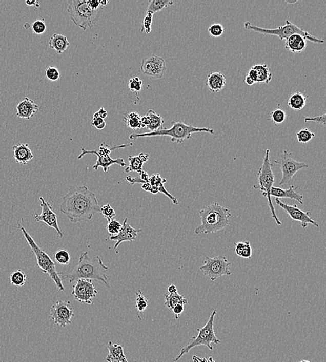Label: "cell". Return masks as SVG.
Segmentation results:
<instances>
[{"label": "cell", "mask_w": 326, "mask_h": 362, "mask_svg": "<svg viewBox=\"0 0 326 362\" xmlns=\"http://www.w3.org/2000/svg\"><path fill=\"white\" fill-rule=\"evenodd\" d=\"M107 349L109 350L107 356V362H129L124 354V347L118 344H113L111 340L107 344Z\"/></svg>", "instance_id": "26"}, {"label": "cell", "mask_w": 326, "mask_h": 362, "mask_svg": "<svg viewBox=\"0 0 326 362\" xmlns=\"http://www.w3.org/2000/svg\"><path fill=\"white\" fill-rule=\"evenodd\" d=\"M198 359L200 360V362H216V361H214L212 357H210V358H208V359H206V358H200L198 357Z\"/></svg>", "instance_id": "58"}, {"label": "cell", "mask_w": 326, "mask_h": 362, "mask_svg": "<svg viewBox=\"0 0 326 362\" xmlns=\"http://www.w3.org/2000/svg\"><path fill=\"white\" fill-rule=\"evenodd\" d=\"M11 284L16 287H23L26 283L27 275L21 270H17L11 273L9 277Z\"/></svg>", "instance_id": "34"}, {"label": "cell", "mask_w": 326, "mask_h": 362, "mask_svg": "<svg viewBox=\"0 0 326 362\" xmlns=\"http://www.w3.org/2000/svg\"><path fill=\"white\" fill-rule=\"evenodd\" d=\"M121 228H122V224L116 220L109 221L107 225V232L109 233L110 236H116L118 234Z\"/></svg>", "instance_id": "40"}, {"label": "cell", "mask_w": 326, "mask_h": 362, "mask_svg": "<svg viewBox=\"0 0 326 362\" xmlns=\"http://www.w3.org/2000/svg\"><path fill=\"white\" fill-rule=\"evenodd\" d=\"M108 267L105 265L99 256L91 258L88 252H82L80 254L79 262L69 272H60L58 273L62 279L75 282L78 279H95L103 283L107 287H110L109 277L107 275Z\"/></svg>", "instance_id": "2"}, {"label": "cell", "mask_w": 326, "mask_h": 362, "mask_svg": "<svg viewBox=\"0 0 326 362\" xmlns=\"http://www.w3.org/2000/svg\"><path fill=\"white\" fill-rule=\"evenodd\" d=\"M100 213L103 214V216L108 222L114 220V217H116V213H115L114 209L111 206L110 204H106L101 206Z\"/></svg>", "instance_id": "42"}, {"label": "cell", "mask_w": 326, "mask_h": 362, "mask_svg": "<svg viewBox=\"0 0 326 362\" xmlns=\"http://www.w3.org/2000/svg\"><path fill=\"white\" fill-rule=\"evenodd\" d=\"M46 76L50 81H57L60 78V72L55 66H50L46 70Z\"/></svg>", "instance_id": "43"}, {"label": "cell", "mask_w": 326, "mask_h": 362, "mask_svg": "<svg viewBox=\"0 0 326 362\" xmlns=\"http://www.w3.org/2000/svg\"><path fill=\"white\" fill-rule=\"evenodd\" d=\"M40 110V107L33 100L25 98L16 106V116L19 118L30 119Z\"/></svg>", "instance_id": "19"}, {"label": "cell", "mask_w": 326, "mask_h": 362, "mask_svg": "<svg viewBox=\"0 0 326 362\" xmlns=\"http://www.w3.org/2000/svg\"><path fill=\"white\" fill-rule=\"evenodd\" d=\"M325 118V113H323V115H321V116H318L316 117H305V118L304 119V123H318V124L321 125V126L325 127L326 124Z\"/></svg>", "instance_id": "46"}, {"label": "cell", "mask_w": 326, "mask_h": 362, "mask_svg": "<svg viewBox=\"0 0 326 362\" xmlns=\"http://www.w3.org/2000/svg\"><path fill=\"white\" fill-rule=\"evenodd\" d=\"M201 224L196 227L195 234H211L223 230L228 226L232 213L230 209L222 206L218 203L205 207L200 211Z\"/></svg>", "instance_id": "3"}, {"label": "cell", "mask_w": 326, "mask_h": 362, "mask_svg": "<svg viewBox=\"0 0 326 362\" xmlns=\"http://www.w3.org/2000/svg\"><path fill=\"white\" fill-rule=\"evenodd\" d=\"M240 257L244 258H251L252 248L249 241H245V247L242 250Z\"/></svg>", "instance_id": "47"}, {"label": "cell", "mask_w": 326, "mask_h": 362, "mask_svg": "<svg viewBox=\"0 0 326 362\" xmlns=\"http://www.w3.org/2000/svg\"><path fill=\"white\" fill-rule=\"evenodd\" d=\"M99 4H100V5L101 7H104V6H106L107 4L109 3V1H106V0H101V1H99Z\"/></svg>", "instance_id": "59"}, {"label": "cell", "mask_w": 326, "mask_h": 362, "mask_svg": "<svg viewBox=\"0 0 326 362\" xmlns=\"http://www.w3.org/2000/svg\"><path fill=\"white\" fill-rule=\"evenodd\" d=\"M206 132L214 135L215 131L210 128H198L185 124L182 121H172V126L170 128H162L155 132H142L140 134L132 133L129 138L131 140L142 138H151V137L167 136L171 138L172 142L181 144L185 140H189L193 133Z\"/></svg>", "instance_id": "4"}, {"label": "cell", "mask_w": 326, "mask_h": 362, "mask_svg": "<svg viewBox=\"0 0 326 362\" xmlns=\"http://www.w3.org/2000/svg\"><path fill=\"white\" fill-rule=\"evenodd\" d=\"M192 360L193 362H200V360L198 359V357L196 355L193 356Z\"/></svg>", "instance_id": "60"}, {"label": "cell", "mask_w": 326, "mask_h": 362, "mask_svg": "<svg viewBox=\"0 0 326 362\" xmlns=\"http://www.w3.org/2000/svg\"><path fill=\"white\" fill-rule=\"evenodd\" d=\"M60 212L68 217L70 222L79 223L91 220L96 213H100L96 195L87 186H71L62 199Z\"/></svg>", "instance_id": "1"}, {"label": "cell", "mask_w": 326, "mask_h": 362, "mask_svg": "<svg viewBox=\"0 0 326 362\" xmlns=\"http://www.w3.org/2000/svg\"><path fill=\"white\" fill-rule=\"evenodd\" d=\"M274 162L280 167L282 174V179L279 183L280 185L290 184L295 174L300 170L309 167V165L304 162L295 160L292 158V152L288 150H284L280 159L274 160Z\"/></svg>", "instance_id": "11"}, {"label": "cell", "mask_w": 326, "mask_h": 362, "mask_svg": "<svg viewBox=\"0 0 326 362\" xmlns=\"http://www.w3.org/2000/svg\"><path fill=\"white\" fill-rule=\"evenodd\" d=\"M296 137H297L298 142L301 143V144H307L315 137V134L312 131L308 130V128H304L296 133Z\"/></svg>", "instance_id": "37"}, {"label": "cell", "mask_w": 326, "mask_h": 362, "mask_svg": "<svg viewBox=\"0 0 326 362\" xmlns=\"http://www.w3.org/2000/svg\"><path fill=\"white\" fill-rule=\"evenodd\" d=\"M153 13L147 11L144 17V21H142L141 29H140V32H142L145 31L146 34H148L151 32L152 31V19H153Z\"/></svg>", "instance_id": "39"}, {"label": "cell", "mask_w": 326, "mask_h": 362, "mask_svg": "<svg viewBox=\"0 0 326 362\" xmlns=\"http://www.w3.org/2000/svg\"><path fill=\"white\" fill-rule=\"evenodd\" d=\"M273 164L270 161V149H267L263 156V164L257 172V184L253 186L254 189H259L262 192L263 197L267 198L271 217L278 226L282 225V222L277 216L274 206L271 201L270 192L275 182V176L272 170Z\"/></svg>", "instance_id": "7"}, {"label": "cell", "mask_w": 326, "mask_h": 362, "mask_svg": "<svg viewBox=\"0 0 326 362\" xmlns=\"http://www.w3.org/2000/svg\"><path fill=\"white\" fill-rule=\"evenodd\" d=\"M208 32L211 36L218 38V37L221 36L223 34L224 27L219 23H215V24H213L209 27Z\"/></svg>", "instance_id": "45"}, {"label": "cell", "mask_w": 326, "mask_h": 362, "mask_svg": "<svg viewBox=\"0 0 326 362\" xmlns=\"http://www.w3.org/2000/svg\"><path fill=\"white\" fill-rule=\"evenodd\" d=\"M247 75L249 76L250 78H251L255 83H257V73L256 71H255L253 68H251V69H250Z\"/></svg>", "instance_id": "54"}, {"label": "cell", "mask_w": 326, "mask_h": 362, "mask_svg": "<svg viewBox=\"0 0 326 362\" xmlns=\"http://www.w3.org/2000/svg\"><path fill=\"white\" fill-rule=\"evenodd\" d=\"M271 197L275 198H289L298 201L300 204H303V196L300 195L295 190L294 185H290L288 189H284L278 187H273L270 192Z\"/></svg>", "instance_id": "24"}, {"label": "cell", "mask_w": 326, "mask_h": 362, "mask_svg": "<svg viewBox=\"0 0 326 362\" xmlns=\"http://www.w3.org/2000/svg\"><path fill=\"white\" fill-rule=\"evenodd\" d=\"M146 115H148L150 119L149 125L146 128L150 131V132H155V131L161 130L163 128V124L165 123V120L162 118L159 115L156 113L153 109H149Z\"/></svg>", "instance_id": "29"}, {"label": "cell", "mask_w": 326, "mask_h": 362, "mask_svg": "<svg viewBox=\"0 0 326 362\" xmlns=\"http://www.w3.org/2000/svg\"><path fill=\"white\" fill-rule=\"evenodd\" d=\"M245 247V242H239L235 243V253L237 256H240L242 250Z\"/></svg>", "instance_id": "52"}, {"label": "cell", "mask_w": 326, "mask_h": 362, "mask_svg": "<svg viewBox=\"0 0 326 362\" xmlns=\"http://www.w3.org/2000/svg\"><path fill=\"white\" fill-rule=\"evenodd\" d=\"M174 2L172 0H150L148 3L147 11L152 13L159 12L161 10L172 6Z\"/></svg>", "instance_id": "33"}, {"label": "cell", "mask_w": 326, "mask_h": 362, "mask_svg": "<svg viewBox=\"0 0 326 362\" xmlns=\"http://www.w3.org/2000/svg\"><path fill=\"white\" fill-rule=\"evenodd\" d=\"M33 32L36 34H43L46 31V25L44 20H37L32 25Z\"/></svg>", "instance_id": "44"}, {"label": "cell", "mask_w": 326, "mask_h": 362, "mask_svg": "<svg viewBox=\"0 0 326 362\" xmlns=\"http://www.w3.org/2000/svg\"><path fill=\"white\" fill-rule=\"evenodd\" d=\"M167 70L165 60L161 56L152 54L149 58L144 59L140 64V71L148 77L161 79Z\"/></svg>", "instance_id": "14"}, {"label": "cell", "mask_w": 326, "mask_h": 362, "mask_svg": "<svg viewBox=\"0 0 326 362\" xmlns=\"http://www.w3.org/2000/svg\"><path fill=\"white\" fill-rule=\"evenodd\" d=\"M167 290L168 292H169V294H173V293L177 292V289L176 285L174 284L170 285L169 287H168Z\"/></svg>", "instance_id": "55"}, {"label": "cell", "mask_w": 326, "mask_h": 362, "mask_svg": "<svg viewBox=\"0 0 326 362\" xmlns=\"http://www.w3.org/2000/svg\"><path fill=\"white\" fill-rule=\"evenodd\" d=\"M307 99L300 92L293 93L288 101V106L294 110L299 111L303 109L306 105Z\"/></svg>", "instance_id": "30"}, {"label": "cell", "mask_w": 326, "mask_h": 362, "mask_svg": "<svg viewBox=\"0 0 326 362\" xmlns=\"http://www.w3.org/2000/svg\"><path fill=\"white\" fill-rule=\"evenodd\" d=\"M243 27L247 30L253 31V32L259 33V34L278 36L280 41L287 39L293 34H298L303 36L306 40L310 41V42L314 43V44H323L325 43V41L322 39L317 38L313 35L310 34L309 32L304 31V29L300 28L297 25L291 23L289 20H286L284 25L275 29L262 28V27L252 25L250 22L244 23Z\"/></svg>", "instance_id": "9"}, {"label": "cell", "mask_w": 326, "mask_h": 362, "mask_svg": "<svg viewBox=\"0 0 326 362\" xmlns=\"http://www.w3.org/2000/svg\"><path fill=\"white\" fill-rule=\"evenodd\" d=\"M39 199L40 201V206H42V211L40 215H35V222H44L48 226L54 228L57 232V234L60 238H63V232L60 231L59 226H58L57 215L52 210V205H51L50 203L47 202L44 197H40Z\"/></svg>", "instance_id": "16"}, {"label": "cell", "mask_w": 326, "mask_h": 362, "mask_svg": "<svg viewBox=\"0 0 326 362\" xmlns=\"http://www.w3.org/2000/svg\"><path fill=\"white\" fill-rule=\"evenodd\" d=\"M216 315V311H213L210 315V318L206 326L201 328L197 329L198 332V335L193 336L189 339L188 344L181 348L180 353L174 359L175 362L178 361L181 357L186 354L189 353L192 348L198 347V346H206L210 350H214L212 344L218 345L220 343V340L216 337L215 332H214V319Z\"/></svg>", "instance_id": "8"}, {"label": "cell", "mask_w": 326, "mask_h": 362, "mask_svg": "<svg viewBox=\"0 0 326 362\" xmlns=\"http://www.w3.org/2000/svg\"><path fill=\"white\" fill-rule=\"evenodd\" d=\"M142 81L138 77H134L129 80L128 88L131 91L134 93H138L141 91Z\"/></svg>", "instance_id": "41"}, {"label": "cell", "mask_w": 326, "mask_h": 362, "mask_svg": "<svg viewBox=\"0 0 326 362\" xmlns=\"http://www.w3.org/2000/svg\"><path fill=\"white\" fill-rule=\"evenodd\" d=\"M49 46L55 50L56 53L62 54L65 52L70 46V42L67 37L64 35L54 34L49 41Z\"/></svg>", "instance_id": "27"}, {"label": "cell", "mask_w": 326, "mask_h": 362, "mask_svg": "<svg viewBox=\"0 0 326 362\" xmlns=\"http://www.w3.org/2000/svg\"><path fill=\"white\" fill-rule=\"evenodd\" d=\"M13 157L15 162L23 165H26L34 158V154L28 144H18L13 146Z\"/></svg>", "instance_id": "21"}, {"label": "cell", "mask_w": 326, "mask_h": 362, "mask_svg": "<svg viewBox=\"0 0 326 362\" xmlns=\"http://www.w3.org/2000/svg\"><path fill=\"white\" fill-rule=\"evenodd\" d=\"M185 305L183 304H177L174 307L172 311H173V314H174L175 318L178 319L180 315L182 314L184 312Z\"/></svg>", "instance_id": "49"}, {"label": "cell", "mask_w": 326, "mask_h": 362, "mask_svg": "<svg viewBox=\"0 0 326 362\" xmlns=\"http://www.w3.org/2000/svg\"><path fill=\"white\" fill-rule=\"evenodd\" d=\"M245 83L247 85L253 86L254 84H255V82L251 78H250L249 76L247 75V77L245 78Z\"/></svg>", "instance_id": "56"}, {"label": "cell", "mask_w": 326, "mask_h": 362, "mask_svg": "<svg viewBox=\"0 0 326 362\" xmlns=\"http://www.w3.org/2000/svg\"><path fill=\"white\" fill-rule=\"evenodd\" d=\"M74 316L73 309L69 301L58 300L51 307L50 318L56 326L64 328L71 324Z\"/></svg>", "instance_id": "13"}, {"label": "cell", "mask_w": 326, "mask_h": 362, "mask_svg": "<svg viewBox=\"0 0 326 362\" xmlns=\"http://www.w3.org/2000/svg\"><path fill=\"white\" fill-rule=\"evenodd\" d=\"M275 203H276L280 208L283 209L285 212L288 213L293 220L299 222L300 224H301L302 228H307L309 224H312L316 227L319 226L317 221H314L311 218L312 213L310 211L304 212V211L298 208L297 205L294 204V205H290L286 204V203L282 202V201L278 198H275Z\"/></svg>", "instance_id": "15"}, {"label": "cell", "mask_w": 326, "mask_h": 362, "mask_svg": "<svg viewBox=\"0 0 326 362\" xmlns=\"http://www.w3.org/2000/svg\"><path fill=\"white\" fill-rule=\"evenodd\" d=\"M252 68L256 71L257 83H264L267 85L270 83L273 75L267 64H256Z\"/></svg>", "instance_id": "28"}, {"label": "cell", "mask_w": 326, "mask_h": 362, "mask_svg": "<svg viewBox=\"0 0 326 362\" xmlns=\"http://www.w3.org/2000/svg\"><path fill=\"white\" fill-rule=\"evenodd\" d=\"M88 154L96 155L97 160L96 163L93 166V169L97 170L99 167L103 168L105 173L109 171V168L113 164H118L121 167H126L127 164L125 162L124 158H117V159H113L110 156H101L97 154L95 150H87L85 148H82L81 154L79 155L77 159H82Z\"/></svg>", "instance_id": "17"}, {"label": "cell", "mask_w": 326, "mask_h": 362, "mask_svg": "<svg viewBox=\"0 0 326 362\" xmlns=\"http://www.w3.org/2000/svg\"><path fill=\"white\" fill-rule=\"evenodd\" d=\"M140 122H141L142 128H146L150 123V119L148 115H146L145 116L141 117Z\"/></svg>", "instance_id": "53"}, {"label": "cell", "mask_w": 326, "mask_h": 362, "mask_svg": "<svg viewBox=\"0 0 326 362\" xmlns=\"http://www.w3.org/2000/svg\"><path fill=\"white\" fill-rule=\"evenodd\" d=\"M226 78L222 72H212L209 73L206 85L212 93H218L225 87Z\"/></svg>", "instance_id": "23"}, {"label": "cell", "mask_w": 326, "mask_h": 362, "mask_svg": "<svg viewBox=\"0 0 326 362\" xmlns=\"http://www.w3.org/2000/svg\"><path fill=\"white\" fill-rule=\"evenodd\" d=\"M165 306L171 310L177 304L185 305L188 303L187 299L177 292L173 293V294H165Z\"/></svg>", "instance_id": "31"}, {"label": "cell", "mask_w": 326, "mask_h": 362, "mask_svg": "<svg viewBox=\"0 0 326 362\" xmlns=\"http://www.w3.org/2000/svg\"><path fill=\"white\" fill-rule=\"evenodd\" d=\"M136 295L135 307L136 310H137L138 312L140 313V314H142V313L145 312L146 309L148 308L149 301L146 298L140 290H138L137 292L136 293Z\"/></svg>", "instance_id": "36"}, {"label": "cell", "mask_w": 326, "mask_h": 362, "mask_svg": "<svg viewBox=\"0 0 326 362\" xmlns=\"http://www.w3.org/2000/svg\"><path fill=\"white\" fill-rule=\"evenodd\" d=\"M104 12L103 7L93 10L89 7L86 0H70L68 1V13L74 24L83 30L88 27L93 28Z\"/></svg>", "instance_id": "6"}, {"label": "cell", "mask_w": 326, "mask_h": 362, "mask_svg": "<svg viewBox=\"0 0 326 362\" xmlns=\"http://www.w3.org/2000/svg\"><path fill=\"white\" fill-rule=\"evenodd\" d=\"M299 362H311V361H307V360H302V361H300Z\"/></svg>", "instance_id": "61"}, {"label": "cell", "mask_w": 326, "mask_h": 362, "mask_svg": "<svg viewBox=\"0 0 326 362\" xmlns=\"http://www.w3.org/2000/svg\"><path fill=\"white\" fill-rule=\"evenodd\" d=\"M88 4H89V7L93 10H97L103 7L99 4L98 0H89L88 1Z\"/></svg>", "instance_id": "50"}, {"label": "cell", "mask_w": 326, "mask_h": 362, "mask_svg": "<svg viewBox=\"0 0 326 362\" xmlns=\"http://www.w3.org/2000/svg\"><path fill=\"white\" fill-rule=\"evenodd\" d=\"M279 106H280V105H278V108L271 111L269 115V119H270L271 122H272L275 126L282 124V123H284L287 117L286 112Z\"/></svg>", "instance_id": "35"}, {"label": "cell", "mask_w": 326, "mask_h": 362, "mask_svg": "<svg viewBox=\"0 0 326 362\" xmlns=\"http://www.w3.org/2000/svg\"><path fill=\"white\" fill-rule=\"evenodd\" d=\"M92 125L98 130H103L106 127V122L104 119L99 118V117H93Z\"/></svg>", "instance_id": "48"}, {"label": "cell", "mask_w": 326, "mask_h": 362, "mask_svg": "<svg viewBox=\"0 0 326 362\" xmlns=\"http://www.w3.org/2000/svg\"><path fill=\"white\" fill-rule=\"evenodd\" d=\"M93 117H99V118L105 119L107 117V111L105 110L104 107H101L99 109V111L94 113Z\"/></svg>", "instance_id": "51"}, {"label": "cell", "mask_w": 326, "mask_h": 362, "mask_svg": "<svg viewBox=\"0 0 326 362\" xmlns=\"http://www.w3.org/2000/svg\"><path fill=\"white\" fill-rule=\"evenodd\" d=\"M17 228L22 232L25 240L32 250V252L36 256L37 265L40 268L43 273L48 274L50 276L51 279L55 283L58 291H64L65 290V287H64L63 283H62V278L58 275V272L56 271L55 263L52 261L50 256L37 244L31 235L25 230L24 218L21 219V222H18Z\"/></svg>", "instance_id": "5"}, {"label": "cell", "mask_w": 326, "mask_h": 362, "mask_svg": "<svg viewBox=\"0 0 326 362\" xmlns=\"http://www.w3.org/2000/svg\"><path fill=\"white\" fill-rule=\"evenodd\" d=\"M98 293L94 283L90 279H78L75 281L72 295L76 301L83 304H92L93 299Z\"/></svg>", "instance_id": "12"}, {"label": "cell", "mask_w": 326, "mask_h": 362, "mask_svg": "<svg viewBox=\"0 0 326 362\" xmlns=\"http://www.w3.org/2000/svg\"><path fill=\"white\" fill-rule=\"evenodd\" d=\"M149 158V154H145V153H140L138 156H129V165L127 166L125 172L126 173H130L132 172H136L138 174L141 173L144 171L142 166L145 162H148Z\"/></svg>", "instance_id": "25"}, {"label": "cell", "mask_w": 326, "mask_h": 362, "mask_svg": "<svg viewBox=\"0 0 326 362\" xmlns=\"http://www.w3.org/2000/svg\"><path fill=\"white\" fill-rule=\"evenodd\" d=\"M128 217H126L122 224V228L116 236L109 237V240L116 241L114 244V249L116 250L118 246L124 242L135 241L137 238L138 234L142 232V230H136L128 223Z\"/></svg>", "instance_id": "18"}, {"label": "cell", "mask_w": 326, "mask_h": 362, "mask_svg": "<svg viewBox=\"0 0 326 362\" xmlns=\"http://www.w3.org/2000/svg\"><path fill=\"white\" fill-rule=\"evenodd\" d=\"M231 265V262L228 261L226 256H206L204 265L201 266L200 270L204 275L210 278L211 281H214L222 276L231 275L232 273L229 269Z\"/></svg>", "instance_id": "10"}, {"label": "cell", "mask_w": 326, "mask_h": 362, "mask_svg": "<svg viewBox=\"0 0 326 362\" xmlns=\"http://www.w3.org/2000/svg\"><path fill=\"white\" fill-rule=\"evenodd\" d=\"M285 40V48L294 54L301 53L307 47V40L300 34H293Z\"/></svg>", "instance_id": "22"}, {"label": "cell", "mask_w": 326, "mask_h": 362, "mask_svg": "<svg viewBox=\"0 0 326 362\" xmlns=\"http://www.w3.org/2000/svg\"><path fill=\"white\" fill-rule=\"evenodd\" d=\"M56 263L62 265H68L70 263V256L69 252L64 250H59L54 254Z\"/></svg>", "instance_id": "38"}, {"label": "cell", "mask_w": 326, "mask_h": 362, "mask_svg": "<svg viewBox=\"0 0 326 362\" xmlns=\"http://www.w3.org/2000/svg\"><path fill=\"white\" fill-rule=\"evenodd\" d=\"M141 116L136 112L132 111L130 113H126L124 117V121L127 126L132 130H140L142 128L141 122H140Z\"/></svg>", "instance_id": "32"}, {"label": "cell", "mask_w": 326, "mask_h": 362, "mask_svg": "<svg viewBox=\"0 0 326 362\" xmlns=\"http://www.w3.org/2000/svg\"><path fill=\"white\" fill-rule=\"evenodd\" d=\"M25 4H26L28 6H34L36 5L37 7H39V4L38 2L36 1H32V0H27V1H25Z\"/></svg>", "instance_id": "57"}, {"label": "cell", "mask_w": 326, "mask_h": 362, "mask_svg": "<svg viewBox=\"0 0 326 362\" xmlns=\"http://www.w3.org/2000/svg\"><path fill=\"white\" fill-rule=\"evenodd\" d=\"M167 179L161 178L159 174L152 175V177L149 178L147 183H149L150 186H151V191H150V193L153 194V195H156V194L159 193L164 194V195H165L171 199L173 204L177 205L178 204L177 199L175 197H173L171 194H170L167 190V189L165 188V183H167Z\"/></svg>", "instance_id": "20"}]
</instances>
